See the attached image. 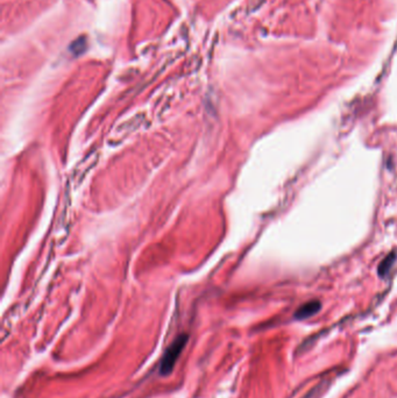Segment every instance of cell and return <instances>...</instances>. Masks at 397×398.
<instances>
[{"instance_id": "cell-1", "label": "cell", "mask_w": 397, "mask_h": 398, "mask_svg": "<svg viewBox=\"0 0 397 398\" xmlns=\"http://www.w3.org/2000/svg\"><path fill=\"white\" fill-rule=\"evenodd\" d=\"M186 342H188V335L181 334L170 343L169 347L166 350L164 358L161 360L160 371L162 375L170 374L171 370H173V368L175 367V363H176L177 359L179 358V355H181L182 350L184 349Z\"/></svg>"}, {"instance_id": "cell-2", "label": "cell", "mask_w": 397, "mask_h": 398, "mask_svg": "<svg viewBox=\"0 0 397 398\" xmlns=\"http://www.w3.org/2000/svg\"><path fill=\"white\" fill-rule=\"evenodd\" d=\"M320 309V303L318 300H311L309 301V303L304 304L300 307L297 312H296L295 317L297 318V319H307V318L313 316V314H316L317 312L319 311Z\"/></svg>"}]
</instances>
